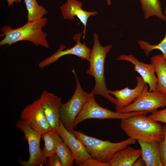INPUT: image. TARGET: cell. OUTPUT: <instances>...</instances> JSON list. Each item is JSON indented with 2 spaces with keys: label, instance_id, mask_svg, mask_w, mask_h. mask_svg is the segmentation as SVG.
<instances>
[{
  "label": "cell",
  "instance_id": "1",
  "mask_svg": "<svg viewBox=\"0 0 166 166\" xmlns=\"http://www.w3.org/2000/svg\"><path fill=\"white\" fill-rule=\"evenodd\" d=\"M47 19L43 17L40 19L27 22L21 27L13 29L10 26H3L1 29L4 36L0 42V45H11L17 42L28 41L36 46H41L48 48L46 33L42 30L47 23Z\"/></svg>",
  "mask_w": 166,
  "mask_h": 166
},
{
  "label": "cell",
  "instance_id": "2",
  "mask_svg": "<svg viewBox=\"0 0 166 166\" xmlns=\"http://www.w3.org/2000/svg\"><path fill=\"white\" fill-rule=\"evenodd\" d=\"M93 45L89 61V67L86 71L88 74L94 77V86L91 93L103 97L115 105L117 103L116 98L109 93L104 77L105 60L107 53L111 50V45L102 46L99 41L97 33L93 34Z\"/></svg>",
  "mask_w": 166,
  "mask_h": 166
},
{
  "label": "cell",
  "instance_id": "3",
  "mask_svg": "<svg viewBox=\"0 0 166 166\" xmlns=\"http://www.w3.org/2000/svg\"><path fill=\"white\" fill-rule=\"evenodd\" d=\"M146 115L121 119L120 126L128 136L136 140L160 142L164 137L162 126Z\"/></svg>",
  "mask_w": 166,
  "mask_h": 166
},
{
  "label": "cell",
  "instance_id": "4",
  "mask_svg": "<svg viewBox=\"0 0 166 166\" xmlns=\"http://www.w3.org/2000/svg\"><path fill=\"white\" fill-rule=\"evenodd\" d=\"M73 132L84 145L91 157L102 162H107L115 152L136 142L129 137L120 142H112L89 136L80 131L74 130Z\"/></svg>",
  "mask_w": 166,
  "mask_h": 166
},
{
  "label": "cell",
  "instance_id": "5",
  "mask_svg": "<svg viewBox=\"0 0 166 166\" xmlns=\"http://www.w3.org/2000/svg\"><path fill=\"white\" fill-rule=\"evenodd\" d=\"M76 80V87L72 97L67 102L62 104L60 109V119L65 127L73 132L75 120L86 103L93 94L87 93L82 89L74 69L72 70Z\"/></svg>",
  "mask_w": 166,
  "mask_h": 166
},
{
  "label": "cell",
  "instance_id": "6",
  "mask_svg": "<svg viewBox=\"0 0 166 166\" xmlns=\"http://www.w3.org/2000/svg\"><path fill=\"white\" fill-rule=\"evenodd\" d=\"M94 94L89 97L82 110L76 118L74 124V128L79 123L89 119L99 120L106 119H123L140 114H146L148 112H133L120 113L113 112L100 105L96 101Z\"/></svg>",
  "mask_w": 166,
  "mask_h": 166
},
{
  "label": "cell",
  "instance_id": "7",
  "mask_svg": "<svg viewBox=\"0 0 166 166\" xmlns=\"http://www.w3.org/2000/svg\"><path fill=\"white\" fill-rule=\"evenodd\" d=\"M15 126L24 134L29 147L30 156L28 160L23 161L19 159L20 164L23 166H43L47 165V159L43 156L40 147L42 135L21 119L16 122Z\"/></svg>",
  "mask_w": 166,
  "mask_h": 166
},
{
  "label": "cell",
  "instance_id": "8",
  "mask_svg": "<svg viewBox=\"0 0 166 166\" xmlns=\"http://www.w3.org/2000/svg\"><path fill=\"white\" fill-rule=\"evenodd\" d=\"M148 85L141 94L131 104L116 110L120 113L145 111L149 113L166 106V94L148 90Z\"/></svg>",
  "mask_w": 166,
  "mask_h": 166
},
{
  "label": "cell",
  "instance_id": "9",
  "mask_svg": "<svg viewBox=\"0 0 166 166\" xmlns=\"http://www.w3.org/2000/svg\"><path fill=\"white\" fill-rule=\"evenodd\" d=\"M20 118L30 127L41 135L52 130L44 113L39 98L23 109Z\"/></svg>",
  "mask_w": 166,
  "mask_h": 166
},
{
  "label": "cell",
  "instance_id": "10",
  "mask_svg": "<svg viewBox=\"0 0 166 166\" xmlns=\"http://www.w3.org/2000/svg\"><path fill=\"white\" fill-rule=\"evenodd\" d=\"M83 32L74 35L73 39L76 42L73 47L65 50L66 46L62 44L59 46V49L52 55L41 61L38 66L41 69H44L47 66L54 62L61 57L67 55H73L82 59L89 61L92 49L85 44L80 41L81 37Z\"/></svg>",
  "mask_w": 166,
  "mask_h": 166
},
{
  "label": "cell",
  "instance_id": "11",
  "mask_svg": "<svg viewBox=\"0 0 166 166\" xmlns=\"http://www.w3.org/2000/svg\"><path fill=\"white\" fill-rule=\"evenodd\" d=\"M39 98L51 128L57 132L60 122V112L62 104L61 98L45 90L43 91Z\"/></svg>",
  "mask_w": 166,
  "mask_h": 166
},
{
  "label": "cell",
  "instance_id": "12",
  "mask_svg": "<svg viewBox=\"0 0 166 166\" xmlns=\"http://www.w3.org/2000/svg\"><path fill=\"white\" fill-rule=\"evenodd\" d=\"M57 132L71 151L76 165L79 166L91 157L82 142L73 132L68 131L61 121Z\"/></svg>",
  "mask_w": 166,
  "mask_h": 166
},
{
  "label": "cell",
  "instance_id": "13",
  "mask_svg": "<svg viewBox=\"0 0 166 166\" xmlns=\"http://www.w3.org/2000/svg\"><path fill=\"white\" fill-rule=\"evenodd\" d=\"M117 59L128 61L134 65V71L139 73L144 82L148 84L149 87V91H156L158 79L152 64H148L140 61L132 54L121 55Z\"/></svg>",
  "mask_w": 166,
  "mask_h": 166
},
{
  "label": "cell",
  "instance_id": "14",
  "mask_svg": "<svg viewBox=\"0 0 166 166\" xmlns=\"http://www.w3.org/2000/svg\"><path fill=\"white\" fill-rule=\"evenodd\" d=\"M66 2L60 7L61 14L64 19L73 20L77 17L84 26L83 38L84 39L86 28L89 18L97 14L96 11H88L82 8V2L77 0H66Z\"/></svg>",
  "mask_w": 166,
  "mask_h": 166
},
{
  "label": "cell",
  "instance_id": "15",
  "mask_svg": "<svg viewBox=\"0 0 166 166\" xmlns=\"http://www.w3.org/2000/svg\"><path fill=\"white\" fill-rule=\"evenodd\" d=\"M136 86L130 89L127 87L124 89L115 91L108 90L109 93L114 96L117 101L115 105L116 110L131 104L143 92L148 85L141 77L136 76Z\"/></svg>",
  "mask_w": 166,
  "mask_h": 166
},
{
  "label": "cell",
  "instance_id": "16",
  "mask_svg": "<svg viewBox=\"0 0 166 166\" xmlns=\"http://www.w3.org/2000/svg\"><path fill=\"white\" fill-rule=\"evenodd\" d=\"M141 155V149L129 145L115 152L107 162L110 166H133Z\"/></svg>",
  "mask_w": 166,
  "mask_h": 166
},
{
  "label": "cell",
  "instance_id": "17",
  "mask_svg": "<svg viewBox=\"0 0 166 166\" xmlns=\"http://www.w3.org/2000/svg\"><path fill=\"white\" fill-rule=\"evenodd\" d=\"M141 148V156L147 166H163L160 158L159 142L137 141Z\"/></svg>",
  "mask_w": 166,
  "mask_h": 166
},
{
  "label": "cell",
  "instance_id": "18",
  "mask_svg": "<svg viewBox=\"0 0 166 166\" xmlns=\"http://www.w3.org/2000/svg\"><path fill=\"white\" fill-rule=\"evenodd\" d=\"M151 61L157 75L156 91L166 94V60L162 54H160L152 57Z\"/></svg>",
  "mask_w": 166,
  "mask_h": 166
},
{
  "label": "cell",
  "instance_id": "19",
  "mask_svg": "<svg viewBox=\"0 0 166 166\" xmlns=\"http://www.w3.org/2000/svg\"><path fill=\"white\" fill-rule=\"evenodd\" d=\"M139 1L145 19L156 16L166 21V16L163 13L160 0H139Z\"/></svg>",
  "mask_w": 166,
  "mask_h": 166
},
{
  "label": "cell",
  "instance_id": "20",
  "mask_svg": "<svg viewBox=\"0 0 166 166\" xmlns=\"http://www.w3.org/2000/svg\"><path fill=\"white\" fill-rule=\"evenodd\" d=\"M42 138L44 142L42 153L44 157L47 159L56 153L57 144L61 138L57 131L52 130L42 134Z\"/></svg>",
  "mask_w": 166,
  "mask_h": 166
},
{
  "label": "cell",
  "instance_id": "21",
  "mask_svg": "<svg viewBox=\"0 0 166 166\" xmlns=\"http://www.w3.org/2000/svg\"><path fill=\"white\" fill-rule=\"evenodd\" d=\"M24 1L28 11L27 22L40 19L47 14V10L42 6L39 5L36 0Z\"/></svg>",
  "mask_w": 166,
  "mask_h": 166
},
{
  "label": "cell",
  "instance_id": "22",
  "mask_svg": "<svg viewBox=\"0 0 166 166\" xmlns=\"http://www.w3.org/2000/svg\"><path fill=\"white\" fill-rule=\"evenodd\" d=\"M56 153L59 157L62 166H72L74 159L70 150L61 139L57 144Z\"/></svg>",
  "mask_w": 166,
  "mask_h": 166
},
{
  "label": "cell",
  "instance_id": "23",
  "mask_svg": "<svg viewBox=\"0 0 166 166\" xmlns=\"http://www.w3.org/2000/svg\"><path fill=\"white\" fill-rule=\"evenodd\" d=\"M164 14L166 16V13ZM137 43L147 56H148L150 53L153 50L158 49L161 52L166 60V34L163 40L157 45H151L147 42L141 40L138 41Z\"/></svg>",
  "mask_w": 166,
  "mask_h": 166
},
{
  "label": "cell",
  "instance_id": "24",
  "mask_svg": "<svg viewBox=\"0 0 166 166\" xmlns=\"http://www.w3.org/2000/svg\"><path fill=\"white\" fill-rule=\"evenodd\" d=\"M164 138L159 142L160 153L163 166H166V124L162 126Z\"/></svg>",
  "mask_w": 166,
  "mask_h": 166
},
{
  "label": "cell",
  "instance_id": "25",
  "mask_svg": "<svg viewBox=\"0 0 166 166\" xmlns=\"http://www.w3.org/2000/svg\"><path fill=\"white\" fill-rule=\"evenodd\" d=\"M148 117L156 121L161 122L166 124V108L154 111Z\"/></svg>",
  "mask_w": 166,
  "mask_h": 166
},
{
  "label": "cell",
  "instance_id": "26",
  "mask_svg": "<svg viewBox=\"0 0 166 166\" xmlns=\"http://www.w3.org/2000/svg\"><path fill=\"white\" fill-rule=\"evenodd\" d=\"M79 166H110V165L107 162H102L91 157Z\"/></svg>",
  "mask_w": 166,
  "mask_h": 166
},
{
  "label": "cell",
  "instance_id": "27",
  "mask_svg": "<svg viewBox=\"0 0 166 166\" xmlns=\"http://www.w3.org/2000/svg\"><path fill=\"white\" fill-rule=\"evenodd\" d=\"M47 160V165L49 166H62L60 160L56 153L48 157Z\"/></svg>",
  "mask_w": 166,
  "mask_h": 166
},
{
  "label": "cell",
  "instance_id": "28",
  "mask_svg": "<svg viewBox=\"0 0 166 166\" xmlns=\"http://www.w3.org/2000/svg\"><path fill=\"white\" fill-rule=\"evenodd\" d=\"M146 166V165L145 162L140 156L135 161L133 166Z\"/></svg>",
  "mask_w": 166,
  "mask_h": 166
},
{
  "label": "cell",
  "instance_id": "29",
  "mask_svg": "<svg viewBox=\"0 0 166 166\" xmlns=\"http://www.w3.org/2000/svg\"><path fill=\"white\" fill-rule=\"evenodd\" d=\"M8 5L9 7L11 6L15 2L19 3L21 0H6Z\"/></svg>",
  "mask_w": 166,
  "mask_h": 166
},
{
  "label": "cell",
  "instance_id": "30",
  "mask_svg": "<svg viewBox=\"0 0 166 166\" xmlns=\"http://www.w3.org/2000/svg\"><path fill=\"white\" fill-rule=\"evenodd\" d=\"M107 4L109 6H110L111 4V0H106Z\"/></svg>",
  "mask_w": 166,
  "mask_h": 166
},
{
  "label": "cell",
  "instance_id": "31",
  "mask_svg": "<svg viewBox=\"0 0 166 166\" xmlns=\"http://www.w3.org/2000/svg\"><path fill=\"white\" fill-rule=\"evenodd\" d=\"M164 13H166V6L165 8V10L164 11Z\"/></svg>",
  "mask_w": 166,
  "mask_h": 166
}]
</instances>
